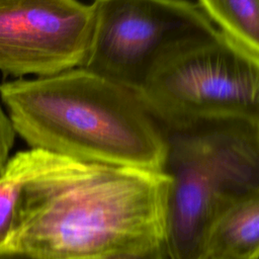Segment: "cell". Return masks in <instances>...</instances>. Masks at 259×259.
Here are the masks:
<instances>
[{
    "mask_svg": "<svg viewBox=\"0 0 259 259\" xmlns=\"http://www.w3.org/2000/svg\"><path fill=\"white\" fill-rule=\"evenodd\" d=\"M169 178L32 149L29 199L6 247L40 259H110L165 246Z\"/></svg>",
    "mask_w": 259,
    "mask_h": 259,
    "instance_id": "cell-1",
    "label": "cell"
},
{
    "mask_svg": "<svg viewBox=\"0 0 259 259\" xmlns=\"http://www.w3.org/2000/svg\"><path fill=\"white\" fill-rule=\"evenodd\" d=\"M16 135L30 149L111 166L162 170L166 140L139 94L74 68L0 85Z\"/></svg>",
    "mask_w": 259,
    "mask_h": 259,
    "instance_id": "cell-2",
    "label": "cell"
},
{
    "mask_svg": "<svg viewBox=\"0 0 259 259\" xmlns=\"http://www.w3.org/2000/svg\"><path fill=\"white\" fill-rule=\"evenodd\" d=\"M163 128L169 178L165 247L169 259H196L217 218L259 194V122L203 121Z\"/></svg>",
    "mask_w": 259,
    "mask_h": 259,
    "instance_id": "cell-3",
    "label": "cell"
},
{
    "mask_svg": "<svg viewBox=\"0 0 259 259\" xmlns=\"http://www.w3.org/2000/svg\"><path fill=\"white\" fill-rule=\"evenodd\" d=\"M137 93L164 128L259 122V55L217 29L168 50Z\"/></svg>",
    "mask_w": 259,
    "mask_h": 259,
    "instance_id": "cell-4",
    "label": "cell"
},
{
    "mask_svg": "<svg viewBox=\"0 0 259 259\" xmlns=\"http://www.w3.org/2000/svg\"><path fill=\"white\" fill-rule=\"evenodd\" d=\"M89 48L80 66L139 90L177 44L217 30L189 0H93Z\"/></svg>",
    "mask_w": 259,
    "mask_h": 259,
    "instance_id": "cell-5",
    "label": "cell"
},
{
    "mask_svg": "<svg viewBox=\"0 0 259 259\" xmlns=\"http://www.w3.org/2000/svg\"><path fill=\"white\" fill-rule=\"evenodd\" d=\"M93 23L79 0H0V72L46 77L82 65Z\"/></svg>",
    "mask_w": 259,
    "mask_h": 259,
    "instance_id": "cell-6",
    "label": "cell"
},
{
    "mask_svg": "<svg viewBox=\"0 0 259 259\" xmlns=\"http://www.w3.org/2000/svg\"><path fill=\"white\" fill-rule=\"evenodd\" d=\"M229 259L259 257V194L228 206L211 225L203 253Z\"/></svg>",
    "mask_w": 259,
    "mask_h": 259,
    "instance_id": "cell-7",
    "label": "cell"
},
{
    "mask_svg": "<svg viewBox=\"0 0 259 259\" xmlns=\"http://www.w3.org/2000/svg\"><path fill=\"white\" fill-rule=\"evenodd\" d=\"M221 32L259 55V0H196Z\"/></svg>",
    "mask_w": 259,
    "mask_h": 259,
    "instance_id": "cell-8",
    "label": "cell"
},
{
    "mask_svg": "<svg viewBox=\"0 0 259 259\" xmlns=\"http://www.w3.org/2000/svg\"><path fill=\"white\" fill-rule=\"evenodd\" d=\"M15 132L12 123L4 110L0 97V174L2 173L15 140Z\"/></svg>",
    "mask_w": 259,
    "mask_h": 259,
    "instance_id": "cell-9",
    "label": "cell"
},
{
    "mask_svg": "<svg viewBox=\"0 0 259 259\" xmlns=\"http://www.w3.org/2000/svg\"><path fill=\"white\" fill-rule=\"evenodd\" d=\"M196 259H229V258H225V257H221V256H218V255H213V254H210V253H202L198 258Z\"/></svg>",
    "mask_w": 259,
    "mask_h": 259,
    "instance_id": "cell-10",
    "label": "cell"
}]
</instances>
